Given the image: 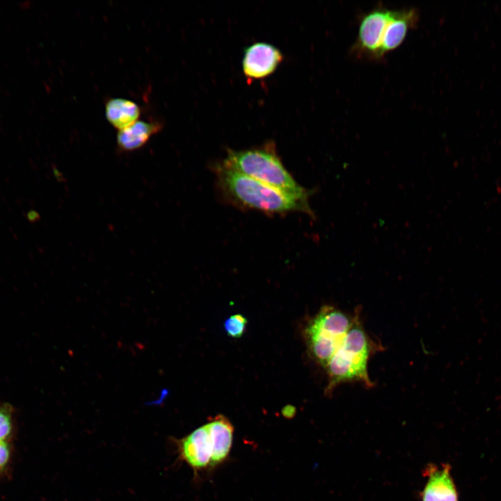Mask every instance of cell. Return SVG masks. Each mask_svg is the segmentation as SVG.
I'll return each instance as SVG.
<instances>
[{"label": "cell", "instance_id": "cell-11", "mask_svg": "<svg viewBox=\"0 0 501 501\" xmlns=\"http://www.w3.org/2000/svg\"><path fill=\"white\" fill-rule=\"evenodd\" d=\"M162 128L163 125L159 121L138 120L131 126L118 132L116 137L118 149L125 152L138 150Z\"/></svg>", "mask_w": 501, "mask_h": 501}, {"label": "cell", "instance_id": "cell-1", "mask_svg": "<svg viewBox=\"0 0 501 501\" xmlns=\"http://www.w3.org/2000/svg\"><path fill=\"white\" fill-rule=\"evenodd\" d=\"M360 313L356 309L349 331L325 367L328 375L326 395H331L335 388L344 383L360 382L367 388L374 385L367 365L381 345L373 341L363 328Z\"/></svg>", "mask_w": 501, "mask_h": 501}, {"label": "cell", "instance_id": "cell-7", "mask_svg": "<svg viewBox=\"0 0 501 501\" xmlns=\"http://www.w3.org/2000/svg\"><path fill=\"white\" fill-rule=\"evenodd\" d=\"M283 60L281 51L274 45L258 42L244 49L242 70L249 81L266 78L273 74Z\"/></svg>", "mask_w": 501, "mask_h": 501}, {"label": "cell", "instance_id": "cell-2", "mask_svg": "<svg viewBox=\"0 0 501 501\" xmlns=\"http://www.w3.org/2000/svg\"><path fill=\"white\" fill-rule=\"evenodd\" d=\"M217 172L224 193L244 207L271 213L299 211L315 217L308 201L293 197L222 165L218 167Z\"/></svg>", "mask_w": 501, "mask_h": 501}, {"label": "cell", "instance_id": "cell-16", "mask_svg": "<svg viewBox=\"0 0 501 501\" xmlns=\"http://www.w3.org/2000/svg\"><path fill=\"white\" fill-rule=\"evenodd\" d=\"M294 408L292 406H287L283 409V414L286 417H291L294 413Z\"/></svg>", "mask_w": 501, "mask_h": 501}, {"label": "cell", "instance_id": "cell-3", "mask_svg": "<svg viewBox=\"0 0 501 501\" xmlns=\"http://www.w3.org/2000/svg\"><path fill=\"white\" fill-rule=\"evenodd\" d=\"M221 165L304 201L312 193L286 170L272 143L243 150H228Z\"/></svg>", "mask_w": 501, "mask_h": 501}, {"label": "cell", "instance_id": "cell-10", "mask_svg": "<svg viewBox=\"0 0 501 501\" xmlns=\"http://www.w3.org/2000/svg\"><path fill=\"white\" fill-rule=\"evenodd\" d=\"M206 424L212 443V468L228 459L232 445L234 427L223 415H216Z\"/></svg>", "mask_w": 501, "mask_h": 501}, {"label": "cell", "instance_id": "cell-5", "mask_svg": "<svg viewBox=\"0 0 501 501\" xmlns=\"http://www.w3.org/2000/svg\"><path fill=\"white\" fill-rule=\"evenodd\" d=\"M392 10L379 6L364 14L359 22L356 39L351 54L356 58L379 61L385 28Z\"/></svg>", "mask_w": 501, "mask_h": 501}, {"label": "cell", "instance_id": "cell-12", "mask_svg": "<svg viewBox=\"0 0 501 501\" xmlns=\"http://www.w3.org/2000/svg\"><path fill=\"white\" fill-rule=\"evenodd\" d=\"M104 107L107 121L118 131L135 123L141 114V109L136 102L122 97L110 98Z\"/></svg>", "mask_w": 501, "mask_h": 501}, {"label": "cell", "instance_id": "cell-8", "mask_svg": "<svg viewBox=\"0 0 501 501\" xmlns=\"http://www.w3.org/2000/svg\"><path fill=\"white\" fill-rule=\"evenodd\" d=\"M451 466L443 463L440 466L429 463L423 475L426 484L420 493L422 501H458V493L451 475Z\"/></svg>", "mask_w": 501, "mask_h": 501}, {"label": "cell", "instance_id": "cell-14", "mask_svg": "<svg viewBox=\"0 0 501 501\" xmlns=\"http://www.w3.org/2000/svg\"><path fill=\"white\" fill-rule=\"evenodd\" d=\"M12 429L11 411L8 406L0 407V440H5Z\"/></svg>", "mask_w": 501, "mask_h": 501}, {"label": "cell", "instance_id": "cell-4", "mask_svg": "<svg viewBox=\"0 0 501 501\" xmlns=\"http://www.w3.org/2000/svg\"><path fill=\"white\" fill-rule=\"evenodd\" d=\"M353 316L331 305L322 307L305 330L308 347L312 358L325 367L340 347L352 323Z\"/></svg>", "mask_w": 501, "mask_h": 501}, {"label": "cell", "instance_id": "cell-9", "mask_svg": "<svg viewBox=\"0 0 501 501\" xmlns=\"http://www.w3.org/2000/svg\"><path fill=\"white\" fill-rule=\"evenodd\" d=\"M418 20V11L413 8L392 10L383 38L381 47V59L386 54L395 50L402 44L408 32L416 27Z\"/></svg>", "mask_w": 501, "mask_h": 501}, {"label": "cell", "instance_id": "cell-15", "mask_svg": "<svg viewBox=\"0 0 501 501\" xmlns=\"http://www.w3.org/2000/svg\"><path fill=\"white\" fill-rule=\"evenodd\" d=\"M9 458V447L8 444L0 440V470L4 467Z\"/></svg>", "mask_w": 501, "mask_h": 501}, {"label": "cell", "instance_id": "cell-13", "mask_svg": "<svg viewBox=\"0 0 501 501\" xmlns=\"http://www.w3.org/2000/svg\"><path fill=\"white\" fill-rule=\"evenodd\" d=\"M246 318L240 314L230 316L224 322L226 333L234 338L241 337L245 332Z\"/></svg>", "mask_w": 501, "mask_h": 501}, {"label": "cell", "instance_id": "cell-6", "mask_svg": "<svg viewBox=\"0 0 501 501\" xmlns=\"http://www.w3.org/2000/svg\"><path fill=\"white\" fill-rule=\"evenodd\" d=\"M178 461L191 468L196 476L211 468L212 448L207 424H204L182 438H173Z\"/></svg>", "mask_w": 501, "mask_h": 501}]
</instances>
